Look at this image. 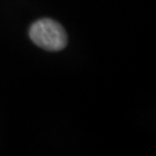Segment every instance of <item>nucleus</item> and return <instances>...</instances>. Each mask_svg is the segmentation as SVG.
I'll return each mask as SVG.
<instances>
[{"label":"nucleus","instance_id":"obj_1","mask_svg":"<svg viewBox=\"0 0 156 156\" xmlns=\"http://www.w3.org/2000/svg\"><path fill=\"white\" fill-rule=\"evenodd\" d=\"M29 37L35 44L46 51H60L67 45L68 37L59 22L51 19H41L29 29Z\"/></svg>","mask_w":156,"mask_h":156}]
</instances>
